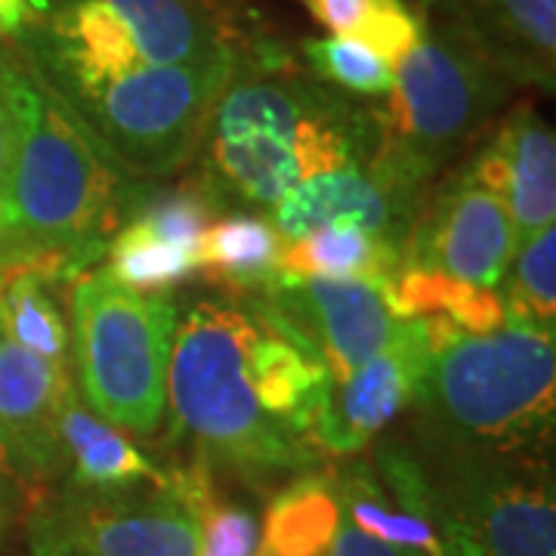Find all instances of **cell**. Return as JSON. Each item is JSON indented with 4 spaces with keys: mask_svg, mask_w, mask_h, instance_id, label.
<instances>
[{
    "mask_svg": "<svg viewBox=\"0 0 556 556\" xmlns=\"http://www.w3.org/2000/svg\"><path fill=\"white\" fill-rule=\"evenodd\" d=\"M334 485L343 519L353 522L358 532L387 547H405L420 556H442L433 529L415 514L402 510L365 464H353L350 470H343L334 477Z\"/></svg>",
    "mask_w": 556,
    "mask_h": 556,
    "instance_id": "23",
    "label": "cell"
},
{
    "mask_svg": "<svg viewBox=\"0 0 556 556\" xmlns=\"http://www.w3.org/2000/svg\"><path fill=\"white\" fill-rule=\"evenodd\" d=\"M554 334L501 325L437 346L415 396L417 430L510 457L547 460L556 415Z\"/></svg>",
    "mask_w": 556,
    "mask_h": 556,
    "instance_id": "4",
    "label": "cell"
},
{
    "mask_svg": "<svg viewBox=\"0 0 556 556\" xmlns=\"http://www.w3.org/2000/svg\"><path fill=\"white\" fill-rule=\"evenodd\" d=\"M514 80L452 7L424 20L417 43L396 65L378 112L380 149L430 182L445 161L492 121Z\"/></svg>",
    "mask_w": 556,
    "mask_h": 556,
    "instance_id": "5",
    "label": "cell"
},
{
    "mask_svg": "<svg viewBox=\"0 0 556 556\" xmlns=\"http://www.w3.org/2000/svg\"><path fill=\"white\" fill-rule=\"evenodd\" d=\"M217 217V199L199 182H182L177 189L152 192L134 204V223H142L159 239L199 251V241L211 219Z\"/></svg>",
    "mask_w": 556,
    "mask_h": 556,
    "instance_id": "29",
    "label": "cell"
},
{
    "mask_svg": "<svg viewBox=\"0 0 556 556\" xmlns=\"http://www.w3.org/2000/svg\"><path fill=\"white\" fill-rule=\"evenodd\" d=\"M378 473L399 507L433 529L442 556H556L551 460L415 430L380 445Z\"/></svg>",
    "mask_w": 556,
    "mask_h": 556,
    "instance_id": "2",
    "label": "cell"
},
{
    "mask_svg": "<svg viewBox=\"0 0 556 556\" xmlns=\"http://www.w3.org/2000/svg\"><path fill=\"white\" fill-rule=\"evenodd\" d=\"M424 186L393 155L378 149L365 164L303 179L276 201L273 226L281 241H298L328 226H353L402 248L420 214Z\"/></svg>",
    "mask_w": 556,
    "mask_h": 556,
    "instance_id": "10",
    "label": "cell"
},
{
    "mask_svg": "<svg viewBox=\"0 0 556 556\" xmlns=\"http://www.w3.org/2000/svg\"><path fill=\"white\" fill-rule=\"evenodd\" d=\"M257 316L313 356L331 383L350 378L399 331L387 288L350 278H300L263 291Z\"/></svg>",
    "mask_w": 556,
    "mask_h": 556,
    "instance_id": "9",
    "label": "cell"
},
{
    "mask_svg": "<svg viewBox=\"0 0 556 556\" xmlns=\"http://www.w3.org/2000/svg\"><path fill=\"white\" fill-rule=\"evenodd\" d=\"M149 65H199L236 56L232 25L217 0H105Z\"/></svg>",
    "mask_w": 556,
    "mask_h": 556,
    "instance_id": "15",
    "label": "cell"
},
{
    "mask_svg": "<svg viewBox=\"0 0 556 556\" xmlns=\"http://www.w3.org/2000/svg\"><path fill=\"white\" fill-rule=\"evenodd\" d=\"M0 328L22 350L50 362L68 356V325L60 306L47 294V278L35 269H13L0 291Z\"/></svg>",
    "mask_w": 556,
    "mask_h": 556,
    "instance_id": "26",
    "label": "cell"
},
{
    "mask_svg": "<svg viewBox=\"0 0 556 556\" xmlns=\"http://www.w3.org/2000/svg\"><path fill=\"white\" fill-rule=\"evenodd\" d=\"M105 273L134 294L161 298L199 273V251L159 239L152 229L130 219L109 244Z\"/></svg>",
    "mask_w": 556,
    "mask_h": 556,
    "instance_id": "25",
    "label": "cell"
},
{
    "mask_svg": "<svg viewBox=\"0 0 556 556\" xmlns=\"http://www.w3.org/2000/svg\"><path fill=\"white\" fill-rule=\"evenodd\" d=\"M60 439L65 485L72 489L118 492L137 485H164V470H159L121 430L93 415L80 402L75 387L62 402Z\"/></svg>",
    "mask_w": 556,
    "mask_h": 556,
    "instance_id": "17",
    "label": "cell"
},
{
    "mask_svg": "<svg viewBox=\"0 0 556 556\" xmlns=\"http://www.w3.org/2000/svg\"><path fill=\"white\" fill-rule=\"evenodd\" d=\"M75 371L90 412L115 430L152 437L167 408V362L177 306L121 288L105 269L72 291Z\"/></svg>",
    "mask_w": 556,
    "mask_h": 556,
    "instance_id": "6",
    "label": "cell"
},
{
    "mask_svg": "<svg viewBox=\"0 0 556 556\" xmlns=\"http://www.w3.org/2000/svg\"><path fill=\"white\" fill-rule=\"evenodd\" d=\"M13 142H16V124H13V112H10V102H7L3 84H0V189H3V179L10 170V161H13Z\"/></svg>",
    "mask_w": 556,
    "mask_h": 556,
    "instance_id": "31",
    "label": "cell"
},
{
    "mask_svg": "<svg viewBox=\"0 0 556 556\" xmlns=\"http://www.w3.org/2000/svg\"><path fill=\"white\" fill-rule=\"evenodd\" d=\"M31 20V0H0V38H20Z\"/></svg>",
    "mask_w": 556,
    "mask_h": 556,
    "instance_id": "32",
    "label": "cell"
},
{
    "mask_svg": "<svg viewBox=\"0 0 556 556\" xmlns=\"http://www.w3.org/2000/svg\"><path fill=\"white\" fill-rule=\"evenodd\" d=\"M331 35L371 47L396 68L424 31L405 0H303Z\"/></svg>",
    "mask_w": 556,
    "mask_h": 556,
    "instance_id": "24",
    "label": "cell"
},
{
    "mask_svg": "<svg viewBox=\"0 0 556 556\" xmlns=\"http://www.w3.org/2000/svg\"><path fill=\"white\" fill-rule=\"evenodd\" d=\"M285 241L273 219L254 214L217 219L199 241V269L241 294H263L278 281Z\"/></svg>",
    "mask_w": 556,
    "mask_h": 556,
    "instance_id": "21",
    "label": "cell"
},
{
    "mask_svg": "<svg viewBox=\"0 0 556 556\" xmlns=\"http://www.w3.org/2000/svg\"><path fill=\"white\" fill-rule=\"evenodd\" d=\"M239 56L199 65H149L56 87L105 152L134 174L164 177L195 155Z\"/></svg>",
    "mask_w": 556,
    "mask_h": 556,
    "instance_id": "7",
    "label": "cell"
},
{
    "mask_svg": "<svg viewBox=\"0 0 556 556\" xmlns=\"http://www.w3.org/2000/svg\"><path fill=\"white\" fill-rule=\"evenodd\" d=\"M328 556H420L415 551H405V547H387L375 538H368L365 532H358L353 522L340 519L338 535Z\"/></svg>",
    "mask_w": 556,
    "mask_h": 556,
    "instance_id": "30",
    "label": "cell"
},
{
    "mask_svg": "<svg viewBox=\"0 0 556 556\" xmlns=\"http://www.w3.org/2000/svg\"><path fill=\"white\" fill-rule=\"evenodd\" d=\"M514 84L554 90L556 0H445Z\"/></svg>",
    "mask_w": 556,
    "mask_h": 556,
    "instance_id": "16",
    "label": "cell"
},
{
    "mask_svg": "<svg viewBox=\"0 0 556 556\" xmlns=\"http://www.w3.org/2000/svg\"><path fill=\"white\" fill-rule=\"evenodd\" d=\"M0 532H3V504H0Z\"/></svg>",
    "mask_w": 556,
    "mask_h": 556,
    "instance_id": "34",
    "label": "cell"
},
{
    "mask_svg": "<svg viewBox=\"0 0 556 556\" xmlns=\"http://www.w3.org/2000/svg\"><path fill=\"white\" fill-rule=\"evenodd\" d=\"M387 300L402 321L445 318L464 334H489L507 325L504 298L495 288H477L427 266H402L387 288Z\"/></svg>",
    "mask_w": 556,
    "mask_h": 556,
    "instance_id": "20",
    "label": "cell"
},
{
    "mask_svg": "<svg viewBox=\"0 0 556 556\" xmlns=\"http://www.w3.org/2000/svg\"><path fill=\"white\" fill-rule=\"evenodd\" d=\"M340 519L334 477L298 473L269 501L254 556H328Z\"/></svg>",
    "mask_w": 556,
    "mask_h": 556,
    "instance_id": "19",
    "label": "cell"
},
{
    "mask_svg": "<svg viewBox=\"0 0 556 556\" xmlns=\"http://www.w3.org/2000/svg\"><path fill=\"white\" fill-rule=\"evenodd\" d=\"M257 328L260 318L239 306L217 300L192 306L177 318L167 399L179 433L195 439V457L248 485H269L306 473L318 455L260 405L251 380Z\"/></svg>",
    "mask_w": 556,
    "mask_h": 556,
    "instance_id": "3",
    "label": "cell"
},
{
    "mask_svg": "<svg viewBox=\"0 0 556 556\" xmlns=\"http://www.w3.org/2000/svg\"><path fill=\"white\" fill-rule=\"evenodd\" d=\"M514 254L517 232L504 201L460 174L420 207L402 266H427L477 288H497Z\"/></svg>",
    "mask_w": 556,
    "mask_h": 556,
    "instance_id": "11",
    "label": "cell"
},
{
    "mask_svg": "<svg viewBox=\"0 0 556 556\" xmlns=\"http://www.w3.org/2000/svg\"><path fill=\"white\" fill-rule=\"evenodd\" d=\"M28 556H199V535L164 485L152 492L62 485L31 514Z\"/></svg>",
    "mask_w": 556,
    "mask_h": 556,
    "instance_id": "8",
    "label": "cell"
},
{
    "mask_svg": "<svg viewBox=\"0 0 556 556\" xmlns=\"http://www.w3.org/2000/svg\"><path fill=\"white\" fill-rule=\"evenodd\" d=\"M303 60L318 80L358 97H387L396 80V68L371 47L338 35L306 40Z\"/></svg>",
    "mask_w": 556,
    "mask_h": 556,
    "instance_id": "28",
    "label": "cell"
},
{
    "mask_svg": "<svg viewBox=\"0 0 556 556\" xmlns=\"http://www.w3.org/2000/svg\"><path fill=\"white\" fill-rule=\"evenodd\" d=\"M507 321L541 334L556 331V229L547 226L522 241L510 263Z\"/></svg>",
    "mask_w": 556,
    "mask_h": 556,
    "instance_id": "27",
    "label": "cell"
},
{
    "mask_svg": "<svg viewBox=\"0 0 556 556\" xmlns=\"http://www.w3.org/2000/svg\"><path fill=\"white\" fill-rule=\"evenodd\" d=\"M0 84L16 142L0 189V266L68 278L105 251L127 179L31 53L0 47Z\"/></svg>",
    "mask_w": 556,
    "mask_h": 556,
    "instance_id": "1",
    "label": "cell"
},
{
    "mask_svg": "<svg viewBox=\"0 0 556 556\" xmlns=\"http://www.w3.org/2000/svg\"><path fill=\"white\" fill-rule=\"evenodd\" d=\"M402 269V248L353 226H328L298 241H285L278 281L300 278H350L390 288Z\"/></svg>",
    "mask_w": 556,
    "mask_h": 556,
    "instance_id": "18",
    "label": "cell"
},
{
    "mask_svg": "<svg viewBox=\"0 0 556 556\" xmlns=\"http://www.w3.org/2000/svg\"><path fill=\"white\" fill-rule=\"evenodd\" d=\"M470 179L504 201L517 248L556 219V139L532 102H519L470 164Z\"/></svg>",
    "mask_w": 556,
    "mask_h": 556,
    "instance_id": "14",
    "label": "cell"
},
{
    "mask_svg": "<svg viewBox=\"0 0 556 556\" xmlns=\"http://www.w3.org/2000/svg\"><path fill=\"white\" fill-rule=\"evenodd\" d=\"M13 276V269H7V266H0V291H3V285H7V278Z\"/></svg>",
    "mask_w": 556,
    "mask_h": 556,
    "instance_id": "33",
    "label": "cell"
},
{
    "mask_svg": "<svg viewBox=\"0 0 556 556\" xmlns=\"http://www.w3.org/2000/svg\"><path fill=\"white\" fill-rule=\"evenodd\" d=\"M72 387L65 362L22 350L0 328V457L31 485L65 473L60 412Z\"/></svg>",
    "mask_w": 556,
    "mask_h": 556,
    "instance_id": "13",
    "label": "cell"
},
{
    "mask_svg": "<svg viewBox=\"0 0 556 556\" xmlns=\"http://www.w3.org/2000/svg\"><path fill=\"white\" fill-rule=\"evenodd\" d=\"M430 353L424 318L402 321L383 350L365 358L350 378L331 383L309 448L331 457L365 452L408 405H415Z\"/></svg>",
    "mask_w": 556,
    "mask_h": 556,
    "instance_id": "12",
    "label": "cell"
},
{
    "mask_svg": "<svg viewBox=\"0 0 556 556\" xmlns=\"http://www.w3.org/2000/svg\"><path fill=\"white\" fill-rule=\"evenodd\" d=\"M164 489L186 507L195 522L199 556H254L260 541V519L251 507L219 495L214 467L195 457L192 467L164 473Z\"/></svg>",
    "mask_w": 556,
    "mask_h": 556,
    "instance_id": "22",
    "label": "cell"
}]
</instances>
